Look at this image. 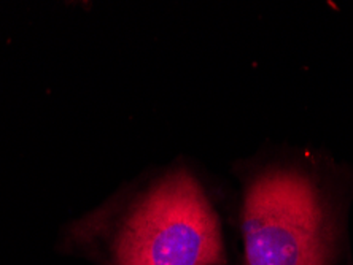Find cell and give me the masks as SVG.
<instances>
[{"mask_svg": "<svg viewBox=\"0 0 353 265\" xmlns=\"http://www.w3.org/2000/svg\"><path fill=\"white\" fill-rule=\"evenodd\" d=\"M339 221L312 165L304 159L268 164L243 191V265H337Z\"/></svg>", "mask_w": 353, "mask_h": 265, "instance_id": "1", "label": "cell"}, {"mask_svg": "<svg viewBox=\"0 0 353 265\" xmlns=\"http://www.w3.org/2000/svg\"><path fill=\"white\" fill-rule=\"evenodd\" d=\"M115 265H226L220 221L193 175L170 171L140 197L117 237Z\"/></svg>", "mask_w": 353, "mask_h": 265, "instance_id": "2", "label": "cell"}]
</instances>
